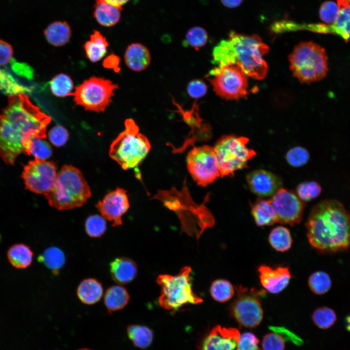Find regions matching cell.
I'll return each mask as SVG.
<instances>
[{
    "mask_svg": "<svg viewBox=\"0 0 350 350\" xmlns=\"http://www.w3.org/2000/svg\"><path fill=\"white\" fill-rule=\"evenodd\" d=\"M293 74L306 84L324 78L329 70L328 57L325 49L312 41L297 45L289 56Z\"/></svg>",
    "mask_w": 350,
    "mask_h": 350,
    "instance_id": "5",
    "label": "cell"
},
{
    "mask_svg": "<svg viewBox=\"0 0 350 350\" xmlns=\"http://www.w3.org/2000/svg\"><path fill=\"white\" fill-rule=\"evenodd\" d=\"M209 35L205 29L194 26L189 29L185 35L186 43L190 47L198 50L207 43Z\"/></svg>",
    "mask_w": 350,
    "mask_h": 350,
    "instance_id": "38",
    "label": "cell"
},
{
    "mask_svg": "<svg viewBox=\"0 0 350 350\" xmlns=\"http://www.w3.org/2000/svg\"><path fill=\"white\" fill-rule=\"evenodd\" d=\"M259 340L257 336L250 332L240 334L236 350H259Z\"/></svg>",
    "mask_w": 350,
    "mask_h": 350,
    "instance_id": "45",
    "label": "cell"
},
{
    "mask_svg": "<svg viewBox=\"0 0 350 350\" xmlns=\"http://www.w3.org/2000/svg\"><path fill=\"white\" fill-rule=\"evenodd\" d=\"M307 238L319 253L332 254L350 248V213L335 199H325L312 208L306 223Z\"/></svg>",
    "mask_w": 350,
    "mask_h": 350,
    "instance_id": "2",
    "label": "cell"
},
{
    "mask_svg": "<svg viewBox=\"0 0 350 350\" xmlns=\"http://www.w3.org/2000/svg\"><path fill=\"white\" fill-rule=\"evenodd\" d=\"M108 42L105 37L98 31H94L90 39L84 45L87 57L92 62L100 61L107 52Z\"/></svg>",
    "mask_w": 350,
    "mask_h": 350,
    "instance_id": "27",
    "label": "cell"
},
{
    "mask_svg": "<svg viewBox=\"0 0 350 350\" xmlns=\"http://www.w3.org/2000/svg\"><path fill=\"white\" fill-rule=\"evenodd\" d=\"M309 157L308 151L305 148L300 146L290 149L286 155L288 163L295 167H300L306 164Z\"/></svg>",
    "mask_w": 350,
    "mask_h": 350,
    "instance_id": "41",
    "label": "cell"
},
{
    "mask_svg": "<svg viewBox=\"0 0 350 350\" xmlns=\"http://www.w3.org/2000/svg\"><path fill=\"white\" fill-rule=\"evenodd\" d=\"M208 88L204 81L199 79L191 80L187 87V92L189 96L194 99L204 97L208 92Z\"/></svg>",
    "mask_w": 350,
    "mask_h": 350,
    "instance_id": "46",
    "label": "cell"
},
{
    "mask_svg": "<svg viewBox=\"0 0 350 350\" xmlns=\"http://www.w3.org/2000/svg\"><path fill=\"white\" fill-rule=\"evenodd\" d=\"M235 288L227 280L217 279L214 280L210 287V293L212 298L219 302H225L234 296Z\"/></svg>",
    "mask_w": 350,
    "mask_h": 350,
    "instance_id": "33",
    "label": "cell"
},
{
    "mask_svg": "<svg viewBox=\"0 0 350 350\" xmlns=\"http://www.w3.org/2000/svg\"><path fill=\"white\" fill-rule=\"evenodd\" d=\"M268 46L257 35H246L232 31L227 39L222 40L212 51L213 62L217 66L239 65L248 76L264 79L268 70L264 55Z\"/></svg>",
    "mask_w": 350,
    "mask_h": 350,
    "instance_id": "3",
    "label": "cell"
},
{
    "mask_svg": "<svg viewBox=\"0 0 350 350\" xmlns=\"http://www.w3.org/2000/svg\"><path fill=\"white\" fill-rule=\"evenodd\" d=\"M24 154L33 156L36 159L46 160L52 156V150L47 141L42 138H35L31 140Z\"/></svg>",
    "mask_w": 350,
    "mask_h": 350,
    "instance_id": "37",
    "label": "cell"
},
{
    "mask_svg": "<svg viewBox=\"0 0 350 350\" xmlns=\"http://www.w3.org/2000/svg\"><path fill=\"white\" fill-rule=\"evenodd\" d=\"M48 137L52 144L59 147L65 145L67 142L69 134L68 130L64 127L60 125H56L49 131Z\"/></svg>",
    "mask_w": 350,
    "mask_h": 350,
    "instance_id": "44",
    "label": "cell"
},
{
    "mask_svg": "<svg viewBox=\"0 0 350 350\" xmlns=\"http://www.w3.org/2000/svg\"><path fill=\"white\" fill-rule=\"evenodd\" d=\"M312 318L317 327L322 330H327L334 324L337 320V316L333 309L328 307L322 306L314 311Z\"/></svg>",
    "mask_w": 350,
    "mask_h": 350,
    "instance_id": "36",
    "label": "cell"
},
{
    "mask_svg": "<svg viewBox=\"0 0 350 350\" xmlns=\"http://www.w3.org/2000/svg\"><path fill=\"white\" fill-rule=\"evenodd\" d=\"M244 0H221L222 3L226 7L234 8L240 5Z\"/></svg>",
    "mask_w": 350,
    "mask_h": 350,
    "instance_id": "50",
    "label": "cell"
},
{
    "mask_svg": "<svg viewBox=\"0 0 350 350\" xmlns=\"http://www.w3.org/2000/svg\"><path fill=\"white\" fill-rule=\"evenodd\" d=\"M308 284L312 292L316 295H322L330 290L332 287V280L328 273L318 271L310 276Z\"/></svg>",
    "mask_w": 350,
    "mask_h": 350,
    "instance_id": "34",
    "label": "cell"
},
{
    "mask_svg": "<svg viewBox=\"0 0 350 350\" xmlns=\"http://www.w3.org/2000/svg\"><path fill=\"white\" fill-rule=\"evenodd\" d=\"M56 171L53 162L35 158L24 166L21 176L27 189L45 196L55 183Z\"/></svg>",
    "mask_w": 350,
    "mask_h": 350,
    "instance_id": "13",
    "label": "cell"
},
{
    "mask_svg": "<svg viewBox=\"0 0 350 350\" xmlns=\"http://www.w3.org/2000/svg\"><path fill=\"white\" fill-rule=\"evenodd\" d=\"M338 4H350V0H337Z\"/></svg>",
    "mask_w": 350,
    "mask_h": 350,
    "instance_id": "53",
    "label": "cell"
},
{
    "mask_svg": "<svg viewBox=\"0 0 350 350\" xmlns=\"http://www.w3.org/2000/svg\"><path fill=\"white\" fill-rule=\"evenodd\" d=\"M107 3L115 6L122 8V6L129 0H105Z\"/></svg>",
    "mask_w": 350,
    "mask_h": 350,
    "instance_id": "51",
    "label": "cell"
},
{
    "mask_svg": "<svg viewBox=\"0 0 350 350\" xmlns=\"http://www.w3.org/2000/svg\"><path fill=\"white\" fill-rule=\"evenodd\" d=\"M41 261L49 269L56 273L65 262V256L59 248L52 246L46 249L40 257Z\"/></svg>",
    "mask_w": 350,
    "mask_h": 350,
    "instance_id": "35",
    "label": "cell"
},
{
    "mask_svg": "<svg viewBox=\"0 0 350 350\" xmlns=\"http://www.w3.org/2000/svg\"><path fill=\"white\" fill-rule=\"evenodd\" d=\"M122 8L112 5L105 0H96L93 16L100 25L111 27L118 22Z\"/></svg>",
    "mask_w": 350,
    "mask_h": 350,
    "instance_id": "23",
    "label": "cell"
},
{
    "mask_svg": "<svg viewBox=\"0 0 350 350\" xmlns=\"http://www.w3.org/2000/svg\"><path fill=\"white\" fill-rule=\"evenodd\" d=\"M110 272L115 282L119 284H125L136 277L137 266L132 260L126 257H119L110 263Z\"/></svg>",
    "mask_w": 350,
    "mask_h": 350,
    "instance_id": "21",
    "label": "cell"
},
{
    "mask_svg": "<svg viewBox=\"0 0 350 350\" xmlns=\"http://www.w3.org/2000/svg\"><path fill=\"white\" fill-rule=\"evenodd\" d=\"M338 5L339 15L332 24H311L308 26V29L318 33L337 35L348 42L350 39V4Z\"/></svg>",
    "mask_w": 350,
    "mask_h": 350,
    "instance_id": "19",
    "label": "cell"
},
{
    "mask_svg": "<svg viewBox=\"0 0 350 350\" xmlns=\"http://www.w3.org/2000/svg\"><path fill=\"white\" fill-rule=\"evenodd\" d=\"M76 293L79 299L83 303L92 305L98 302L102 298L103 287L97 280L89 278L79 283Z\"/></svg>",
    "mask_w": 350,
    "mask_h": 350,
    "instance_id": "22",
    "label": "cell"
},
{
    "mask_svg": "<svg viewBox=\"0 0 350 350\" xmlns=\"http://www.w3.org/2000/svg\"><path fill=\"white\" fill-rule=\"evenodd\" d=\"M285 347L284 340L274 332L266 334L262 341V350H285Z\"/></svg>",
    "mask_w": 350,
    "mask_h": 350,
    "instance_id": "43",
    "label": "cell"
},
{
    "mask_svg": "<svg viewBox=\"0 0 350 350\" xmlns=\"http://www.w3.org/2000/svg\"><path fill=\"white\" fill-rule=\"evenodd\" d=\"M13 50L7 42L0 39V67L6 65L13 59Z\"/></svg>",
    "mask_w": 350,
    "mask_h": 350,
    "instance_id": "49",
    "label": "cell"
},
{
    "mask_svg": "<svg viewBox=\"0 0 350 350\" xmlns=\"http://www.w3.org/2000/svg\"><path fill=\"white\" fill-rule=\"evenodd\" d=\"M246 180L251 191L260 197L272 196L282 186L278 176L264 170L252 171L247 175Z\"/></svg>",
    "mask_w": 350,
    "mask_h": 350,
    "instance_id": "18",
    "label": "cell"
},
{
    "mask_svg": "<svg viewBox=\"0 0 350 350\" xmlns=\"http://www.w3.org/2000/svg\"><path fill=\"white\" fill-rule=\"evenodd\" d=\"M191 274V268L186 266L176 275L162 274L158 277L157 282L161 288L158 302L162 308L177 310L186 305L203 302L192 290Z\"/></svg>",
    "mask_w": 350,
    "mask_h": 350,
    "instance_id": "7",
    "label": "cell"
},
{
    "mask_svg": "<svg viewBox=\"0 0 350 350\" xmlns=\"http://www.w3.org/2000/svg\"><path fill=\"white\" fill-rule=\"evenodd\" d=\"M124 59L126 65L131 70L140 72L146 70L151 61L148 49L140 43H133L125 50Z\"/></svg>",
    "mask_w": 350,
    "mask_h": 350,
    "instance_id": "20",
    "label": "cell"
},
{
    "mask_svg": "<svg viewBox=\"0 0 350 350\" xmlns=\"http://www.w3.org/2000/svg\"><path fill=\"white\" fill-rule=\"evenodd\" d=\"M127 333L129 338L134 345L142 349L149 346L153 338L152 330L143 325H129L127 329Z\"/></svg>",
    "mask_w": 350,
    "mask_h": 350,
    "instance_id": "31",
    "label": "cell"
},
{
    "mask_svg": "<svg viewBox=\"0 0 350 350\" xmlns=\"http://www.w3.org/2000/svg\"><path fill=\"white\" fill-rule=\"evenodd\" d=\"M78 350H90L88 348H82V349H79Z\"/></svg>",
    "mask_w": 350,
    "mask_h": 350,
    "instance_id": "54",
    "label": "cell"
},
{
    "mask_svg": "<svg viewBox=\"0 0 350 350\" xmlns=\"http://www.w3.org/2000/svg\"><path fill=\"white\" fill-rule=\"evenodd\" d=\"M85 228L86 233L89 237H101L106 229L105 219L97 214L91 215L87 218Z\"/></svg>",
    "mask_w": 350,
    "mask_h": 350,
    "instance_id": "39",
    "label": "cell"
},
{
    "mask_svg": "<svg viewBox=\"0 0 350 350\" xmlns=\"http://www.w3.org/2000/svg\"><path fill=\"white\" fill-rule=\"evenodd\" d=\"M49 84L52 93L56 97L73 95L74 84L71 78L66 74L61 73L56 75Z\"/></svg>",
    "mask_w": 350,
    "mask_h": 350,
    "instance_id": "32",
    "label": "cell"
},
{
    "mask_svg": "<svg viewBox=\"0 0 350 350\" xmlns=\"http://www.w3.org/2000/svg\"><path fill=\"white\" fill-rule=\"evenodd\" d=\"M268 242L272 247L277 251L283 252L292 246L293 240L289 230L283 226L273 228L268 236Z\"/></svg>",
    "mask_w": 350,
    "mask_h": 350,
    "instance_id": "29",
    "label": "cell"
},
{
    "mask_svg": "<svg viewBox=\"0 0 350 350\" xmlns=\"http://www.w3.org/2000/svg\"><path fill=\"white\" fill-rule=\"evenodd\" d=\"M240 336L238 329L217 325L203 337L199 350H236Z\"/></svg>",
    "mask_w": 350,
    "mask_h": 350,
    "instance_id": "16",
    "label": "cell"
},
{
    "mask_svg": "<svg viewBox=\"0 0 350 350\" xmlns=\"http://www.w3.org/2000/svg\"><path fill=\"white\" fill-rule=\"evenodd\" d=\"M30 90V89L20 84L8 70L0 68V92L9 96L25 93Z\"/></svg>",
    "mask_w": 350,
    "mask_h": 350,
    "instance_id": "30",
    "label": "cell"
},
{
    "mask_svg": "<svg viewBox=\"0 0 350 350\" xmlns=\"http://www.w3.org/2000/svg\"><path fill=\"white\" fill-rule=\"evenodd\" d=\"M259 278L262 286L268 292L277 294L283 291L291 279L287 267L278 266L272 267L262 264L257 269Z\"/></svg>",
    "mask_w": 350,
    "mask_h": 350,
    "instance_id": "17",
    "label": "cell"
},
{
    "mask_svg": "<svg viewBox=\"0 0 350 350\" xmlns=\"http://www.w3.org/2000/svg\"><path fill=\"white\" fill-rule=\"evenodd\" d=\"M125 129L111 143L109 151L110 158L123 170L134 168L146 157L151 148L147 137L139 132L134 121L128 119L124 122Z\"/></svg>",
    "mask_w": 350,
    "mask_h": 350,
    "instance_id": "6",
    "label": "cell"
},
{
    "mask_svg": "<svg viewBox=\"0 0 350 350\" xmlns=\"http://www.w3.org/2000/svg\"><path fill=\"white\" fill-rule=\"evenodd\" d=\"M126 192L124 189L118 187L107 193L95 206L102 216L112 223L113 227L122 225V216L129 207Z\"/></svg>",
    "mask_w": 350,
    "mask_h": 350,
    "instance_id": "15",
    "label": "cell"
},
{
    "mask_svg": "<svg viewBox=\"0 0 350 350\" xmlns=\"http://www.w3.org/2000/svg\"><path fill=\"white\" fill-rule=\"evenodd\" d=\"M346 329L350 331V315L348 316L346 319Z\"/></svg>",
    "mask_w": 350,
    "mask_h": 350,
    "instance_id": "52",
    "label": "cell"
},
{
    "mask_svg": "<svg viewBox=\"0 0 350 350\" xmlns=\"http://www.w3.org/2000/svg\"><path fill=\"white\" fill-rule=\"evenodd\" d=\"M45 36L53 46H62L69 42L71 30L66 21H57L51 23L44 30Z\"/></svg>",
    "mask_w": 350,
    "mask_h": 350,
    "instance_id": "26",
    "label": "cell"
},
{
    "mask_svg": "<svg viewBox=\"0 0 350 350\" xmlns=\"http://www.w3.org/2000/svg\"><path fill=\"white\" fill-rule=\"evenodd\" d=\"M7 256L9 262L13 267L17 269H24L32 264L34 254L28 245L18 243L9 248Z\"/></svg>",
    "mask_w": 350,
    "mask_h": 350,
    "instance_id": "28",
    "label": "cell"
},
{
    "mask_svg": "<svg viewBox=\"0 0 350 350\" xmlns=\"http://www.w3.org/2000/svg\"><path fill=\"white\" fill-rule=\"evenodd\" d=\"M339 11L340 8L337 3L332 1H326L320 7L319 17L327 24H331L337 19Z\"/></svg>",
    "mask_w": 350,
    "mask_h": 350,
    "instance_id": "42",
    "label": "cell"
},
{
    "mask_svg": "<svg viewBox=\"0 0 350 350\" xmlns=\"http://www.w3.org/2000/svg\"><path fill=\"white\" fill-rule=\"evenodd\" d=\"M187 165L192 177L200 186L206 187L221 176L216 155L209 145L192 148L187 155Z\"/></svg>",
    "mask_w": 350,
    "mask_h": 350,
    "instance_id": "12",
    "label": "cell"
},
{
    "mask_svg": "<svg viewBox=\"0 0 350 350\" xmlns=\"http://www.w3.org/2000/svg\"><path fill=\"white\" fill-rule=\"evenodd\" d=\"M251 214L259 227L270 226L278 222L276 213L269 200L258 199L252 205Z\"/></svg>",
    "mask_w": 350,
    "mask_h": 350,
    "instance_id": "25",
    "label": "cell"
},
{
    "mask_svg": "<svg viewBox=\"0 0 350 350\" xmlns=\"http://www.w3.org/2000/svg\"><path fill=\"white\" fill-rule=\"evenodd\" d=\"M269 329L280 335L284 340L291 341L298 346L303 343L302 340L298 336L285 327L270 326Z\"/></svg>",
    "mask_w": 350,
    "mask_h": 350,
    "instance_id": "47",
    "label": "cell"
},
{
    "mask_svg": "<svg viewBox=\"0 0 350 350\" xmlns=\"http://www.w3.org/2000/svg\"><path fill=\"white\" fill-rule=\"evenodd\" d=\"M10 63L11 69L15 74L25 77L28 80L32 79L33 76V70L30 66L25 63L17 62L14 59Z\"/></svg>",
    "mask_w": 350,
    "mask_h": 350,
    "instance_id": "48",
    "label": "cell"
},
{
    "mask_svg": "<svg viewBox=\"0 0 350 350\" xmlns=\"http://www.w3.org/2000/svg\"><path fill=\"white\" fill-rule=\"evenodd\" d=\"M130 296L127 290L120 285H114L106 290L104 303L108 313L112 314L122 310L128 303Z\"/></svg>",
    "mask_w": 350,
    "mask_h": 350,
    "instance_id": "24",
    "label": "cell"
},
{
    "mask_svg": "<svg viewBox=\"0 0 350 350\" xmlns=\"http://www.w3.org/2000/svg\"><path fill=\"white\" fill-rule=\"evenodd\" d=\"M91 195L90 187L81 172L72 165H64L45 196L51 206L62 210L81 207Z\"/></svg>",
    "mask_w": 350,
    "mask_h": 350,
    "instance_id": "4",
    "label": "cell"
},
{
    "mask_svg": "<svg viewBox=\"0 0 350 350\" xmlns=\"http://www.w3.org/2000/svg\"><path fill=\"white\" fill-rule=\"evenodd\" d=\"M296 190L298 196L301 200L308 202L318 197L322 189L317 182L311 181L300 183Z\"/></svg>",
    "mask_w": 350,
    "mask_h": 350,
    "instance_id": "40",
    "label": "cell"
},
{
    "mask_svg": "<svg viewBox=\"0 0 350 350\" xmlns=\"http://www.w3.org/2000/svg\"><path fill=\"white\" fill-rule=\"evenodd\" d=\"M236 296L229 308L230 315L241 327L253 329L263 318L261 296L264 292L248 289L239 285L235 288Z\"/></svg>",
    "mask_w": 350,
    "mask_h": 350,
    "instance_id": "11",
    "label": "cell"
},
{
    "mask_svg": "<svg viewBox=\"0 0 350 350\" xmlns=\"http://www.w3.org/2000/svg\"><path fill=\"white\" fill-rule=\"evenodd\" d=\"M247 75L236 64L217 66L208 74L215 93L226 100H237L246 96L248 87Z\"/></svg>",
    "mask_w": 350,
    "mask_h": 350,
    "instance_id": "9",
    "label": "cell"
},
{
    "mask_svg": "<svg viewBox=\"0 0 350 350\" xmlns=\"http://www.w3.org/2000/svg\"><path fill=\"white\" fill-rule=\"evenodd\" d=\"M51 121L25 93L8 96V105L0 114V156L3 161L14 164L32 140L46 138Z\"/></svg>",
    "mask_w": 350,
    "mask_h": 350,
    "instance_id": "1",
    "label": "cell"
},
{
    "mask_svg": "<svg viewBox=\"0 0 350 350\" xmlns=\"http://www.w3.org/2000/svg\"><path fill=\"white\" fill-rule=\"evenodd\" d=\"M269 200L276 213L278 222L294 226L301 222L305 205L293 192L280 188Z\"/></svg>",
    "mask_w": 350,
    "mask_h": 350,
    "instance_id": "14",
    "label": "cell"
},
{
    "mask_svg": "<svg viewBox=\"0 0 350 350\" xmlns=\"http://www.w3.org/2000/svg\"><path fill=\"white\" fill-rule=\"evenodd\" d=\"M117 84L103 77L92 76L76 87L73 92V101L86 110L104 112L112 101Z\"/></svg>",
    "mask_w": 350,
    "mask_h": 350,
    "instance_id": "10",
    "label": "cell"
},
{
    "mask_svg": "<svg viewBox=\"0 0 350 350\" xmlns=\"http://www.w3.org/2000/svg\"><path fill=\"white\" fill-rule=\"evenodd\" d=\"M248 141L235 135H224L217 140L213 148L221 177L233 176L236 171L247 168L248 161L256 155L247 147Z\"/></svg>",
    "mask_w": 350,
    "mask_h": 350,
    "instance_id": "8",
    "label": "cell"
}]
</instances>
